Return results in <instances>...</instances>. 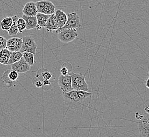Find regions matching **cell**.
<instances>
[{"label": "cell", "mask_w": 149, "mask_h": 137, "mask_svg": "<svg viewBox=\"0 0 149 137\" xmlns=\"http://www.w3.org/2000/svg\"><path fill=\"white\" fill-rule=\"evenodd\" d=\"M65 104L69 108L77 110L86 107V100L81 99L78 94V91L72 90L67 92H63Z\"/></svg>", "instance_id": "1"}, {"label": "cell", "mask_w": 149, "mask_h": 137, "mask_svg": "<svg viewBox=\"0 0 149 137\" xmlns=\"http://www.w3.org/2000/svg\"><path fill=\"white\" fill-rule=\"evenodd\" d=\"M72 86L73 90L88 91V85L85 80V75L81 73H72Z\"/></svg>", "instance_id": "2"}, {"label": "cell", "mask_w": 149, "mask_h": 137, "mask_svg": "<svg viewBox=\"0 0 149 137\" xmlns=\"http://www.w3.org/2000/svg\"><path fill=\"white\" fill-rule=\"evenodd\" d=\"M81 26L80 23V17L77 13L72 12L67 15V20L64 26L61 28L57 29L54 32V33H58L61 31L67 29H78Z\"/></svg>", "instance_id": "3"}, {"label": "cell", "mask_w": 149, "mask_h": 137, "mask_svg": "<svg viewBox=\"0 0 149 137\" xmlns=\"http://www.w3.org/2000/svg\"><path fill=\"white\" fill-rule=\"evenodd\" d=\"M57 34L59 40L64 43L71 42L78 37L77 32L76 29H65Z\"/></svg>", "instance_id": "4"}, {"label": "cell", "mask_w": 149, "mask_h": 137, "mask_svg": "<svg viewBox=\"0 0 149 137\" xmlns=\"http://www.w3.org/2000/svg\"><path fill=\"white\" fill-rule=\"evenodd\" d=\"M37 48V44L33 37L31 36H25L22 37V43L20 50L21 52L23 53L24 52H28L35 55Z\"/></svg>", "instance_id": "5"}, {"label": "cell", "mask_w": 149, "mask_h": 137, "mask_svg": "<svg viewBox=\"0 0 149 137\" xmlns=\"http://www.w3.org/2000/svg\"><path fill=\"white\" fill-rule=\"evenodd\" d=\"M72 74L65 75L61 74L59 76L58 83L63 92H67L73 90L72 88Z\"/></svg>", "instance_id": "6"}, {"label": "cell", "mask_w": 149, "mask_h": 137, "mask_svg": "<svg viewBox=\"0 0 149 137\" xmlns=\"http://www.w3.org/2000/svg\"><path fill=\"white\" fill-rule=\"evenodd\" d=\"M139 130L142 137H149V115L146 112L143 117L139 120Z\"/></svg>", "instance_id": "7"}, {"label": "cell", "mask_w": 149, "mask_h": 137, "mask_svg": "<svg viewBox=\"0 0 149 137\" xmlns=\"http://www.w3.org/2000/svg\"><path fill=\"white\" fill-rule=\"evenodd\" d=\"M19 76V74L17 72L12 69H8L3 73V81L6 83L8 87H10L12 83L17 80Z\"/></svg>", "instance_id": "8"}, {"label": "cell", "mask_w": 149, "mask_h": 137, "mask_svg": "<svg viewBox=\"0 0 149 137\" xmlns=\"http://www.w3.org/2000/svg\"><path fill=\"white\" fill-rule=\"evenodd\" d=\"M22 43V38L12 37L7 40L6 48L10 51L15 52L20 51Z\"/></svg>", "instance_id": "9"}, {"label": "cell", "mask_w": 149, "mask_h": 137, "mask_svg": "<svg viewBox=\"0 0 149 137\" xmlns=\"http://www.w3.org/2000/svg\"><path fill=\"white\" fill-rule=\"evenodd\" d=\"M30 66L23 57L19 61L11 64V69L19 73H25L30 70Z\"/></svg>", "instance_id": "10"}, {"label": "cell", "mask_w": 149, "mask_h": 137, "mask_svg": "<svg viewBox=\"0 0 149 137\" xmlns=\"http://www.w3.org/2000/svg\"><path fill=\"white\" fill-rule=\"evenodd\" d=\"M22 13L23 15H26L36 16L38 13L36 2H29L26 3L23 7Z\"/></svg>", "instance_id": "11"}, {"label": "cell", "mask_w": 149, "mask_h": 137, "mask_svg": "<svg viewBox=\"0 0 149 137\" xmlns=\"http://www.w3.org/2000/svg\"><path fill=\"white\" fill-rule=\"evenodd\" d=\"M55 19L57 23L58 29L63 27L67 20V15L61 10H57L55 12Z\"/></svg>", "instance_id": "12"}, {"label": "cell", "mask_w": 149, "mask_h": 137, "mask_svg": "<svg viewBox=\"0 0 149 137\" xmlns=\"http://www.w3.org/2000/svg\"><path fill=\"white\" fill-rule=\"evenodd\" d=\"M45 28L46 29V31L47 32H54L58 29L57 23L55 19V13L49 15Z\"/></svg>", "instance_id": "13"}, {"label": "cell", "mask_w": 149, "mask_h": 137, "mask_svg": "<svg viewBox=\"0 0 149 137\" xmlns=\"http://www.w3.org/2000/svg\"><path fill=\"white\" fill-rule=\"evenodd\" d=\"M22 17L26 21V30H30L36 29L37 25V20L36 16H28L23 15Z\"/></svg>", "instance_id": "14"}, {"label": "cell", "mask_w": 149, "mask_h": 137, "mask_svg": "<svg viewBox=\"0 0 149 137\" xmlns=\"http://www.w3.org/2000/svg\"><path fill=\"white\" fill-rule=\"evenodd\" d=\"M50 15H45L41 13L38 12L36 15L37 20V25L36 26V29L37 30H39L42 28H45L46 26L47 21Z\"/></svg>", "instance_id": "15"}, {"label": "cell", "mask_w": 149, "mask_h": 137, "mask_svg": "<svg viewBox=\"0 0 149 137\" xmlns=\"http://www.w3.org/2000/svg\"><path fill=\"white\" fill-rule=\"evenodd\" d=\"M52 77V74L46 68H41L38 70L36 77L40 81H42L43 80H50Z\"/></svg>", "instance_id": "16"}, {"label": "cell", "mask_w": 149, "mask_h": 137, "mask_svg": "<svg viewBox=\"0 0 149 137\" xmlns=\"http://www.w3.org/2000/svg\"><path fill=\"white\" fill-rule=\"evenodd\" d=\"M56 11V6L55 5L49 1H45V5L43 6L42 11L41 13L45 15H51Z\"/></svg>", "instance_id": "17"}, {"label": "cell", "mask_w": 149, "mask_h": 137, "mask_svg": "<svg viewBox=\"0 0 149 137\" xmlns=\"http://www.w3.org/2000/svg\"><path fill=\"white\" fill-rule=\"evenodd\" d=\"M11 52L7 48H4L0 51V63L7 66Z\"/></svg>", "instance_id": "18"}, {"label": "cell", "mask_w": 149, "mask_h": 137, "mask_svg": "<svg viewBox=\"0 0 149 137\" xmlns=\"http://www.w3.org/2000/svg\"><path fill=\"white\" fill-rule=\"evenodd\" d=\"M11 17L12 20H13V23H12L11 28L7 31L8 32L9 35L14 36V35H17L19 32V30H18L17 26V21L19 17H17V15H13V16H12Z\"/></svg>", "instance_id": "19"}, {"label": "cell", "mask_w": 149, "mask_h": 137, "mask_svg": "<svg viewBox=\"0 0 149 137\" xmlns=\"http://www.w3.org/2000/svg\"><path fill=\"white\" fill-rule=\"evenodd\" d=\"M22 56L23 53L20 51L11 52L8 61V65H11L12 64L19 61L22 57Z\"/></svg>", "instance_id": "20"}, {"label": "cell", "mask_w": 149, "mask_h": 137, "mask_svg": "<svg viewBox=\"0 0 149 137\" xmlns=\"http://www.w3.org/2000/svg\"><path fill=\"white\" fill-rule=\"evenodd\" d=\"M13 23L11 17H4L1 21L0 23L1 28L4 31H8L11 28Z\"/></svg>", "instance_id": "21"}, {"label": "cell", "mask_w": 149, "mask_h": 137, "mask_svg": "<svg viewBox=\"0 0 149 137\" xmlns=\"http://www.w3.org/2000/svg\"><path fill=\"white\" fill-rule=\"evenodd\" d=\"M22 53V57L24 58L26 62L28 63L29 66H33L35 63V54L28 52H24Z\"/></svg>", "instance_id": "22"}, {"label": "cell", "mask_w": 149, "mask_h": 137, "mask_svg": "<svg viewBox=\"0 0 149 137\" xmlns=\"http://www.w3.org/2000/svg\"><path fill=\"white\" fill-rule=\"evenodd\" d=\"M72 69V66L71 64L69 63H65L63 64V66L60 69L61 74L63 75L69 74V72L71 71Z\"/></svg>", "instance_id": "23"}, {"label": "cell", "mask_w": 149, "mask_h": 137, "mask_svg": "<svg viewBox=\"0 0 149 137\" xmlns=\"http://www.w3.org/2000/svg\"><path fill=\"white\" fill-rule=\"evenodd\" d=\"M17 26L19 30V32L22 33V32L26 29V21L22 17L18 18L17 21Z\"/></svg>", "instance_id": "24"}, {"label": "cell", "mask_w": 149, "mask_h": 137, "mask_svg": "<svg viewBox=\"0 0 149 137\" xmlns=\"http://www.w3.org/2000/svg\"><path fill=\"white\" fill-rule=\"evenodd\" d=\"M6 42L7 40L6 38L2 36H0V51L6 48Z\"/></svg>", "instance_id": "25"}, {"label": "cell", "mask_w": 149, "mask_h": 137, "mask_svg": "<svg viewBox=\"0 0 149 137\" xmlns=\"http://www.w3.org/2000/svg\"><path fill=\"white\" fill-rule=\"evenodd\" d=\"M32 82L35 84L36 86L37 87V88H41L43 86L42 82L41 81H40V80H39L36 77L33 78Z\"/></svg>", "instance_id": "26"}, {"label": "cell", "mask_w": 149, "mask_h": 137, "mask_svg": "<svg viewBox=\"0 0 149 137\" xmlns=\"http://www.w3.org/2000/svg\"><path fill=\"white\" fill-rule=\"evenodd\" d=\"M42 82V84L44 86H50L51 84V83L49 80H43Z\"/></svg>", "instance_id": "27"}, {"label": "cell", "mask_w": 149, "mask_h": 137, "mask_svg": "<svg viewBox=\"0 0 149 137\" xmlns=\"http://www.w3.org/2000/svg\"><path fill=\"white\" fill-rule=\"evenodd\" d=\"M135 118H136V119H138V120H140L143 117L144 114H143V115H140V114H139L138 112H135Z\"/></svg>", "instance_id": "28"}, {"label": "cell", "mask_w": 149, "mask_h": 137, "mask_svg": "<svg viewBox=\"0 0 149 137\" xmlns=\"http://www.w3.org/2000/svg\"><path fill=\"white\" fill-rule=\"evenodd\" d=\"M149 77H147V79H146V88H147L148 89L149 88Z\"/></svg>", "instance_id": "29"}, {"label": "cell", "mask_w": 149, "mask_h": 137, "mask_svg": "<svg viewBox=\"0 0 149 137\" xmlns=\"http://www.w3.org/2000/svg\"><path fill=\"white\" fill-rule=\"evenodd\" d=\"M144 110H145V111L146 112H147V113H149V108L148 107V106H146V107L145 108H144Z\"/></svg>", "instance_id": "30"}]
</instances>
